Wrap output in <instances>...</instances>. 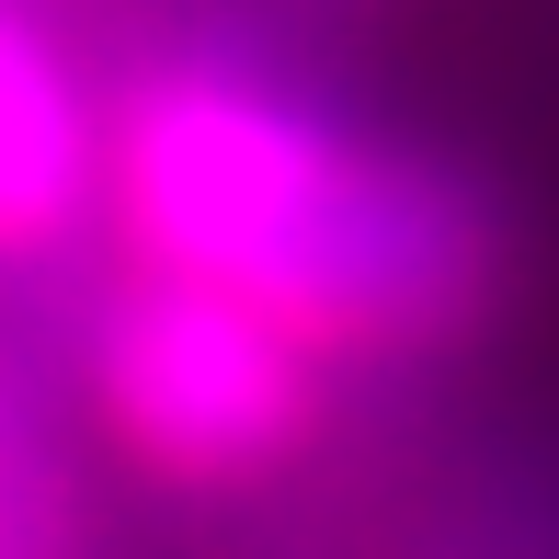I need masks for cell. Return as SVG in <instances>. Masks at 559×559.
Segmentation results:
<instances>
[{
  "instance_id": "cell-5",
  "label": "cell",
  "mask_w": 559,
  "mask_h": 559,
  "mask_svg": "<svg viewBox=\"0 0 559 559\" xmlns=\"http://www.w3.org/2000/svg\"><path fill=\"white\" fill-rule=\"evenodd\" d=\"M0 559H81V479L12 389H0Z\"/></svg>"
},
{
  "instance_id": "cell-1",
  "label": "cell",
  "mask_w": 559,
  "mask_h": 559,
  "mask_svg": "<svg viewBox=\"0 0 559 559\" xmlns=\"http://www.w3.org/2000/svg\"><path fill=\"white\" fill-rule=\"evenodd\" d=\"M366 126L240 58H148L104 104V228L115 263L194 274L286 320L332 228Z\"/></svg>"
},
{
  "instance_id": "cell-2",
  "label": "cell",
  "mask_w": 559,
  "mask_h": 559,
  "mask_svg": "<svg viewBox=\"0 0 559 559\" xmlns=\"http://www.w3.org/2000/svg\"><path fill=\"white\" fill-rule=\"evenodd\" d=\"M332 377L274 309L148 263H115L81 320L92 435L160 491H263L320 445Z\"/></svg>"
},
{
  "instance_id": "cell-4",
  "label": "cell",
  "mask_w": 559,
  "mask_h": 559,
  "mask_svg": "<svg viewBox=\"0 0 559 559\" xmlns=\"http://www.w3.org/2000/svg\"><path fill=\"white\" fill-rule=\"evenodd\" d=\"M104 217V104L35 0H0V274L58 263Z\"/></svg>"
},
{
  "instance_id": "cell-3",
  "label": "cell",
  "mask_w": 559,
  "mask_h": 559,
  "mask_svg": "<svg viewBox=\"0 0 559 559\" xmlns=\"http://www.w3.org/2000/svg\"><path fill=\"white\" fill-rule=\"evenodd\" d=\"M514 297V217L479 171L435 148L366 138L309 274L286 297V332L320 366H435L479 343L491 309Z\"/></svg>"
}]
</instances>
